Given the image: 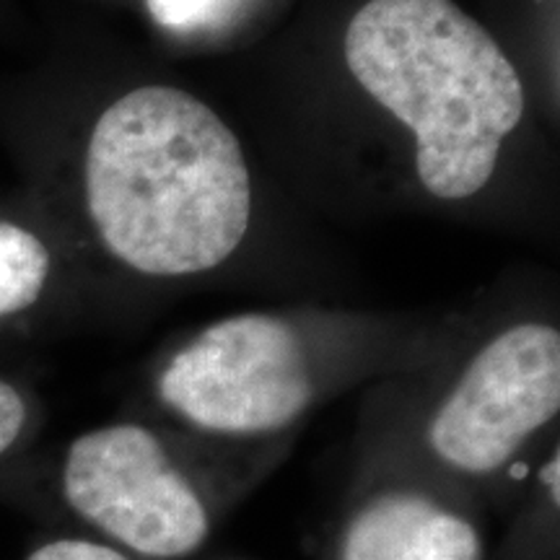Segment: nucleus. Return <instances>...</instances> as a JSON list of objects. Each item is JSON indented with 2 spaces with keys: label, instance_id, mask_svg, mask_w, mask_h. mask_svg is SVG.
I'll return each instance as SVG.
<instances>
[{
  "label": "nucleus",
  "instance_id": "1",
  "mask_svg": "<svg viewBox=\"0 0 560 560\" xmlns=\"http://www.w3.org/2000/svg\"><path fill=\"white\" fill-rule=\"evenodd\" d=\"M83 200L102 247L145 278L221 268L255 215L240 136L208 102L166 83L125 91L96 117Z\"/></svg>",
  "mask_w": 560,
  "mask_h": 560
},
{
  "label": "nucleus",
  "instance_id": "2",
  "mask_svg": "<svg viewBox=\"0 0 560 560\" xmlns=\"http://www.w3.org/2000/svg\"><path fill=\"white\" fill-rule=\"evenodd\" d=\"M350 79L412 138L431 198L462 202L495 177L527 112L514 60L454 0H366L348 21Z\"/></svg>",
  "mask_w": 560,
  "mask_h": 560
},
{
  "label": "nucleus",
  "instance_id": "3",
  "mask_svg": "<svg viewBox=\"0 0 560 560\" xmlns=\"http://www.w3.org/2000/svg\"><path fill=\"white\" fill-rule=\"evenodd\" d=\"M322 395L310 330L276 312L210 322L166 359L156 397L190 429L221 439H262L291 429Z\"/></svg>",
  "mask_w": 560,
  "mask_h": 560
},
{
  "label": "nucleus",
  "instance_id": "4",
  "mask_svg": "<svg viewBox=\"0 0 560 560\" xmlns=\"http://www.w3.org/2000/svg\"><path fill=\"white\" fill-rule=\"evenodd\" d=\"M70 509L130 552L182 560L210 535V511L170 446L140 423H112L70 444L62 465Z\"/></svg>",
  "mask_w": 560,
  "mask_h": 560
},
{
  "label": "nucleus",
  "instance_id": "5",
  "mask_svg": "<svg viewBox=\"0 0 560 560\" xmlns=\"http://www.w3.org/2000/svg\"><path fill=\"white\" fill-rule=\"evenodd\" d=\"M560 410V332L516 322L467 361L433 410L425 439L441 465L490 478L506 470Z\"/></svg>",
  "mask_w": 560,
  "mask_h": 560
},
{
  "label": "nucleus",
  "instance_id": "6",
  "mask_svg": "<svg viewBox=\"0 0 560 560\" xmlns=\"http://www.w3.org/2000/svg\"><path fill=\"white\" fill-rule=\"evenodd\" d=\"M480 529L425 493L389 490L348 522L340 560H482Z\"/></svg>",
  "mask_w": 560,
  "mask_h": 560
},
{
  "label": "nucleus",
  "instance_id": "7",
  "mask_svg": "<svg viewBox=\"0 0 560 560\" xmlns=\"http://www.w3.org/2000/svg\"><path fill=\"white\" fill-rule=\"evenodd\" d=\"M50 270V249L34 231L0 221V317H11L37 304Z\"/></svg>",
  "mask_w": 560,
  "mask_h": 560
},
{
  "label": "nucleus",
  "instance_id": "8",
  "mask_svg": "<svg viewBox=\"0 0 560 560\" xmlns=\"http://www.w3.org/2000/svg\"><path fill=\"white\" fill-rule=\"evenodd\" d=\"M249 0H145L161 30L179 34L215 32L240 16Z\"/></svg>",
  "mask_w": 560,
  "mask_h": 560
},
{
  "label": "nucleus",
  "instance_id": "9",
  "mask_svg": "<svg viewBox=\"0 0 560 560\" xmlns=\"http://www.w3.org/2000/svg\"><path fill=\"white\" fill-rule=\"evenodd\" d=\"M26 560H130L109 545L91 540H55L42 545Z\"/></svg>",
  "mask_w": 560,
  "mask_h": 560
},
{
  "label": "nucleus",
  "instance_id": "10",
  "mask_svg": "<svg viewBox=\"0 0 560 560\" xmlns=\"http://www.w3.org/2000/svg\"><path fill=\"white\" fill-rule=\"evenodd\" d=\"M26 402L16 387L0 382V454H5L16 444L26 425Z\"/></svg>",
  "mask_w": 560,
  "mask_h": 560
}]
</instances>
